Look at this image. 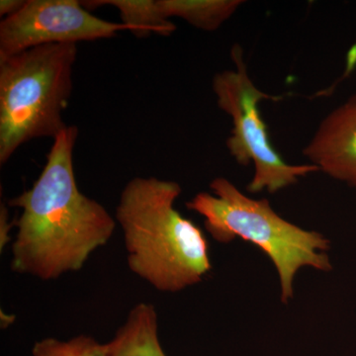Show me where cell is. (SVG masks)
Masks as SVG:
<instances>
[{
  "mask_svg": "<svg viewBox=\"0 0 356 356\" xmlns=\"http://www.w3.org/2000/svg\"><path fill=\"white\" fill-rule=\"evenodd\" d=\"M304 156L318 172L356 191V95L323 119Z\"/></svg>",
  "mask_w": 356,
  "mask_h": 356,
  "instance_id": "7",
  "label": "cell"
},
{
  "mask_svg": "<svg viewBox=\"0 0 356 356\" xmlns=\"http://www.w3.org/2000/svg\"><path fill=\"white\" fill-rule=\"evenodd\" d=\"M107 356H166L159 339V320L153 304L134 306L125 323L107 343Z\"/></svg>",
  "mask_w": 356,
  "mask_h": 356,
  "instance_id": "8",
  "label": "cell"
},
{
  "mask_svg": "<svg viewBox=\"0 0 356 356\" xmlns=\"http://www.w3.org/2000/svg\"><path fill=\"white\" fill-rule=\"evenodd\" d=\"M77 135L74 125L58 134L38 179L9 201V205L21 209L11 248L14 273L57 280L81 270L91 254L113 236L115 218L77 186L74 168Z\"/></svg>",
  "mask_w": 356,
  "mask_h": 356,
  "instance_id": "1",
  "label": "cell"
},
{
  "mask_svg": "<svg viewBox=\"0 0 356 356\" xmlns=\"http://www.w3.org/2000/svg\"><path fill=\"white\" fill-rule=\"evenodd\" d=\"M25 0H1L0 1V16L1 17H9L22 8Z\"/></svg>",
  "mask_w": 356,
  "mask_h": 356,
  "instance_id": "13",
  "label": "cell"
},
{
  "mask_svg": "<svg viewBox=\"0 0 356 356\" xmlns=\"http://www.w3.org/2000/svg\"><path fill=\"white\" fill-rule=\"evenodd\" d=\"M128 26L92 15L77 0H25L0 22V58L49 44H77L114 37Z\"/></svg>",
  "mask_w": 356,
  "mask_h": 356,
  "instance_id": "6",
  "label": "cell"
},
{
  "mask_svg": "<svg viewBox=\"0 0 356 356\" xmlns=\"http://www.w3.org/2000/svg\"><path fill=\"white\" fill-rule=\"evenodd\" d=\"M77 44H49L0 58V165L26 143L56 137L72 91Z\"/></svg>",
  "mask_w": 356,
  "mask_h": 356,
  "instance_id": "4",
  "label": "cell"
},
{
  "mask_svg": "<svg viewBox=\"0 0 356 356\" xmlns=\"http://www.w3.org/2000/svg\"><path fill=\"white\" fill-rule=\"evenodd\" d=\"M181 186L135 177L122 191L115 220L123 232L129 268L161 292L197 284L212 269L202 229L175 208Z\"/></svg>",
  "mask_w": 356,
  "mask_h": 356,
  "instance_id": "2",
  "label": "cell"
},
{
  "mask_svg": "<svg viewBox=\"0 0 356 356\" xmlns=\"http://www.w3.org/2000/svg\"><path fill=\"white\" fill-rule=\"evenodd\" d=\"M210 188L213 194L200 192L186 203L187 209L204 217L206 229L217 242L240 238L261 248L277 269L283 303L293 297V280L300 268L331 270L325 254L330 242L322 234L286 221L267 199L248 197L227 178H215Z\"/></svg>",
  "mask_w": 356,
  "mask_h": 356,
  "instance_id": "3",
  "label": "cell"
},
{
  "mask_svg": "<svg viewBox=\"0 0 356 356\" xmlns=\"http://www.w3.org/2000/svg\"><path fill=\"white\" fill-rule=\"evenodd\" d=\"M32 356H107V343L83 334L67 341L47 337L34 344Z\"/></svg>",
  "mask_w": 356,
  "mask_h": 356,
  "instance_id": "11",
  "label": "cell"
},
{
  "mask_svg": "<svg viewBox=\"0 0 356 356\" xmlns=\"http://www.w3.org/2000/svg\"><path fill=\"white\" fill-rule=\"evenodd\" d=\"M83 6H111L120 13L121 22L137 37H146L151 33L170 36L177 26L168 19L159 7V0H99L83 1Z\"/></svg>",
  "mask_w": 356,
  "mask_h": 356,
  "instance_id": "10",
  "label": "cell"
},
{
  "mask_svg": "<svg viewBox=\"0 0 356 356\" xmlns=\"http://www.w3.org/2000/svg\"><path fill=\"white\" fill-rule=\"evenodd\" d=\"M231 57L236 69L217 74L212 88L218 107L231 117L233 123L226 142L229 154L238 165L254 163V175L248 191L276 193L296 184L300 177L318 172L311 163L290 165L275 151L269 140L259 103L276 100V97L261 90L248 76L240 44H234Z\"/></svg>",
  "mask_w": 356,
  "mask_h": 356,
  "instance_id": "5",
  "label": "cell"
},
{
  "mask_svg": "<svg viewBox=\"0 0 356 356\" xmlns=\"http://www.w3.org/2000/svg\"><path fill=\"white\" fill-rule=\"evenodd\" d=\"M168 19L180 18L203 31L219 29L243 6L242 0H159Z\"/></svg>",
  "mask_w": 356,
  "mask_h": 356,
  "instance_id": "9",
  "label": "cell"
},
{
  "mask_svg": "<svg viewBox=\"0 0 356 356\" xmlns=\"http://www.w3.org/2000/svg\"><path fill=\"white\" fill-rule=\"evenodd\" d=\"M13 222H9L8 210L3 203L0 207V250L3 252L6 245L10 243V231L13 229Z\"/></svg>",
  "mask_w": 356,
  "mask_h": 356,
  "instance_id": "12",
  "label": "cell"
}]
</instances>
